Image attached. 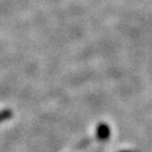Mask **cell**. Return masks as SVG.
Returning <instances> with one entry per match:
<instances>
[{
	"instance_id": "1",
	"label": "cell",
	"mask_w": 152,
	"mask_h": 152,
	"mask_svg": "<svg viewBox=\"0 0 152 152\" xmlns=\"http://www.w3.org/2000/svg\"><path fill=\"white\" fill-rule=\"evenodd\" d=\"M96 136L100 141H106L110 136V129L106 123H100L96 131Z\"/></svg>"
},
{
	"instance_id": "3",
	"label": "cell",
	"mask_w": 152,
	"mask_h": 152,
	"mask_svg": "<svg viewBox=\"0 0 152 152\" xmlns=\"http://www.w3.org/2000/svg\"><path fill=\"white\" fill-rule=\"evenodd\" d=\"M124 152H130V151H124Z\"/></svg>"
},
{
	"instance_id": "2",
	"label": "cell",
	"mask_w": 152,
	"mask_h": 152,
	"mask_svg": "<svg viewBox=\"0 0 152 152\" xmlns=\"http://www.w3.org/2000/svg\"><path fill=\"white\" fill-rule=\"evenodd\" d=\"M11 116H12V112L9 109H5V110H1L0 112V123L4 122V121L9 120Z\"/></svg>"
}]
</instances>
